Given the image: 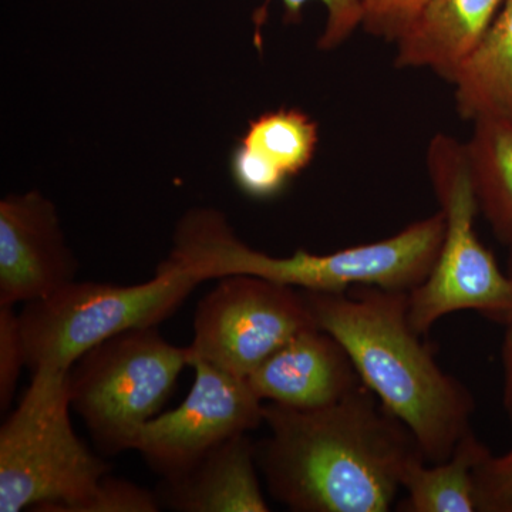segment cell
Wrapping results in <instances>:
<instances>
[{
    "instance_id": "6da1fadb",
    "label": "cell",
    "mask_w": 512,
    "mask_h": 512,
    "mask_svg": "<svg viewBox=\"0 0 512 512\" xmlns=\"http://www.w3.org/2000/svg\"><path fill=\"white\" fill-rule=\"evenodd\" d=\"M264 424L259 473L271 497L295 512H387L404 468L424 457L365 384L322 409L265 403Z\"/></svg>"
},
{
    "instance_id": "7a4b0ae2",
    "label": "cell",
    "mask_w": 512,
    "mask_h": 512,
    "mask_svg": "<svg viewBox=\"0 0 512 512\" xmlns=\"http://www.w3.org/2000/svg\"><path fill=\"white\" fill-rule=\"evenodd\" d=\"M302 292L316 326L345 348L363 384L412 433L427 463L448 460L473 430L474 399L421 342L409 319V292Z\"/></svg>"
},
{
    "instance_id": "3957f363",
    "label": "cell",
    "mask_w": 512,
    "mask_h": 512,
    "mask_svg": "<svg viewBox=\"0 0 512 512\" xmlns=\"http://www.w3.org/2000/svg\"><path fill=\"white\" fill-rule=\"evenodd\" d=\"M446 234L437 211L393 237L311 254L266 255L237 238L220 211L197 208L178 221L170 258L202 284L231 275H251L305 292L345 293L357 286L412 292L429 276Z\"/></svg>"
},
{
    "instance_id": "277c9868",
    "label": "cell",
    "mask_w": 512,
    "mask_h": 512,
    "mask_svg": "<svg viewBox=\"0 0 512 512\" xmlns=\"http://www.w3.org/2000/svg\"><path fill=\"white\" fill-rule=\"evenodd\" d=\"M69 370L40 369L0 429V512H63L110 474L70 420Z\"/></svg>"
},
{
    "instance_id": "5b68a950",
    "label": "cell",
    "mask_w": 512,
    "mask_h": 512,
    "mask_svg": "<svg viewBox=\"0 0 512 512\" xmlns=\"http://www.w3.org/2000/svg\"><path fill=\"white\" fill-rule=\"evenodd\" d=\"M200 282L170 258L144 284L79 282L49 298L26 303L19 313L26 366L70 370L90 349L127 330L158 326L170 318Z\"/></svg>"
},
{
    "instance_id": "8992f818",
    "label": "cell",
    "mask_w": 512,
    "mask_h": 512,
    "mask_svg": "<svg viewBox=\"0 0 512 512\" xmlns=\"http://www.w3.org/2000/svg\"><path fill=\"white\" fill-rule=\"evenodd\" d=\"M427 167L446 215V234L429 276L409 292L410 323L420 335L460 311L504 323L512 313V279L477 237L474 221L480 208L464 144L443 134L434 137Z\"/></svg>"
},
{
    "instance_id": "52a82bcc",
    "label": "cell",
    "mask_w": 512,
    "mask_h": 512,
    "mask_svg": "<svg viewBox=\"0 0 512 512\" xmlns=\"http://www.w3.org/2000/svg\"><path fill=\"white\" fill-rule=\"evenodd\" d=\"M191 360L190 346L168 342L157 326L127 330L70 367L72 409L104 454L133 450L138 431L160 414Z\"/></svg>"
},
{
    "instance_id": "ba28073f",
    "label": "cell",
    "mask_w": 512,
    "mask_h": 512,
    "mask_svg": "<svg viewBox=\"0 0 512 512\" xmlns=\"http://www.w3.org/2000/svg\"><path fill=\"white\" fill-rule=\"evenodd\" d=\"M313 326L301 289L258 276H225L195 309L192 360L247 379L293 336Z\"/></svg>"
},
{
    "instance_id": "9c48e42d",
    "label": "cell",
    "mask_w": 512,
    "mask_h": 512,
    "mask_svg": "<svg viewBox=\"0 0 512 512\" xmlns=\"http://www.w3.org/2000/svg\"><path fill=\"white\" fill-rule=\"evenodd\" d=\"M191 367L194 383L184 402L148 421L134 441L161 480L183 476L225 441L264 424L265 403L247 379L201 359Z\"/></svg>"
},
{
    "instance_id": "30bf717a",
    "label": "cell",
    "mask_w": 512,
    "mask_h": 512,
    "mask_svg": "<svg viewBox=\"0 0 512 512\" xmlns=\"http://www.w3.org/2000/svg\"><path fill=\"white\" fill-rule=\"evenodd\" d=\"M55 204L42 192L0 201V305L42 301L76 281Z\"/></svg>"
},
{
    "instance_id": "8fae6325",
    "label": "cell",
    "mask_w": 512,
    "mask_h": 512,
    "mask_svg": "<svg viewBox=\"0 0 512 512\" xmlns=\"http://www.w3.org/2000/svg\"><path fill=\"white\" fill-rule=\"evenodd\" d=\"M247 380L262 402L299 410L332 406L363 384L345 348L318 326L293 336Z\"/></svg>"
},
{
    "instance_id": "7c38bea8",
    "label": "cell",
    "mask_w": 512,
    "mask_h": 512,
    "mask_svg": "<svg viewBox=\"0 0 512 512\" xmlns=\"http://www.w3.org/2000/svg\"><path fill=\"white\" fill-rule=\"evenodd\" d=\"M505 0H427L396 40L397 69H430L453 84Z\"/></svg>"
},
{
    "instance_id": "4fadbf2b",
    "label": "cell",
    "mask_w": 512,
    "mask_h": 512,
    "mask_svg": "<svg viewBox=\"0 0 512 512\" xmlns=\"http://www.w3.org/2000/svg\"><path fill=\"white\" fill-rule=\"evenodd\" d=\"M255 443L249 434L232 437L188 473L161 480V507L177 512H268L258 477Z\"/></svg>"
},
{
    "instance_id": "5bb4252c",
    "label": "cell",
    "mask_w": 512,
    "mask_h": 512,
    "mask_svg": "<svg viewBox=\"0 0 512 512\" xmlns=\"http://www.w3.org/2000/svg\"><path fill=\"white\" fill-rule=\"evenodd\" d=\"M453 86L461 119L512 121V0H505Z\"/></svg>"
},
{
    "instance_id": "9a60e30c",
    "label": "cell",
    "mask_w": 512,
    "mask_h": 512,
    "mask_svg": "<svg viewBox=\"0 0 512 512\" xmlns=\"http://www.w3.org/2000/svg\"><path fill=\"white\" fill-rule=\"evenodd\" d=\"M490 453L473 430L457 444L451 457L429 463L417 457L402 474L407 497L397 505L403 512H477L474 470Z\"/></svg>"
},
{
    "instance_id": "2e32d148",
    "label": "cell",
    "mask_w": 512,
    "mask_h": 512,
    "mask_svg": "<svg viewBox=\"0 0 512 512\" xmlns=\"http://www.w3.org/2000/svg\"><path fill=\"white\" fill-rule=\"evenodd\" d=\"M478 208L512 247V121L478 120L464 144Z\"/></svg>"
},
{
    "instance_id": "e0dca14e",
    "label": "cell",
    "mask_w": 512,
    "mask_h": 512,
    "mask_svg": "<svg viewBox=\"0 0 512 512\" xmlns=\"http://www.w3.org/2000/svg\"><path fill=\"white\" fill-rule=\"evenodd\" d=\"M318 143V124L298 109L261 114L249 123L239 140V144L254 151L288 178L301 174L312 163Z\"/></svg>"
},
{
    "instance_id": "ac0fdd59",
    "label": "cell",
    "mask_w": 512,
    "mask_h": 512,
    "mask_svg": "<svg viewBox=\"0 0 512 512\" xmlns=\"http://www.w3.org/2000/svg\"><path fill=\"white\" fill-rule=\"evenodd\" d=\"M161 508L156 491L107 474L84 500L63 512H158Z\"/></svg>"
},
{
    "instance_id": "d6986e66",
    "label": "cell",
    "mask_w": 512,
    "mask_h": 512,
    "mask_svg": "<svg viewBox=\"0 0 512 512\" xmlns=\"http://www.w3.org/2000/svg\"><path fill=\"white\" fill-rule=\"evenodd\" d=\"M313 0H282L285 18L289 23L302 19V10ZM326 10L325 28L318 40L320 50H333L349 39L362 26L363 12L360 0H316Z\"/></svg>"
},
{
    "instance_id": "ffe728a7",
    "label": "cell",
    "mask_w": 512,
    "mask_h": 512,
    "mask_svg": "<svg viewBox=\"0 0 512 512\" xmlns=\"http://www.w3.org/2000/svg\"><path fill=\"white\" fill-rule=\"evenodd\" d=\"M15 306L0 305V409H9L26 366L25 340Z\"/></svg>"
},
{
    "instance_id": "44dd1931",
    "label": "cell",
    "mask_w": 512,
    "mask_h": 512,
    "mask_svg": "<svg viewBox=\"0 0 512 512\" xmlns=\"http://www.w3.org/2000/svg\"><path fill=\"white\" fill-rule=\"evenodd\" d=\"M231 175L235 185L248 197L269 200L281 194L289 178L266 163L248 147L238 144L231 156Z\"/></svg>"
},
{
    "instance_id": "7402d4cb",
    "label": "cell",
    "mask_w": 512,
    "mask_h": 512,
    "mask_svg": "<svg viewBox=\"0 0 512 512\" xmlns=\"http://www.w3.org/2000/svg\"><path fill=\"white\" fill-rule=\"evenodd\" d=\"M477 512H512V448L503 456H487L474 470Z\"/></svg>"
},
{
    "instance_id": "603a6c76",
    "label": "cell",
    "mask_w": 512,
    "mask_h": 512,
    "mask_svg": "<svg viewBox=\"0 0 512 512\" xmlns=\"http://www.w3.org/2000/svg\"><path fill=\"white\" fill-rule=\"evenodd\" d=\"M427 0H360L362 28L369 35L394 42L409 28Z\"/></svg>"
},
{
    "instance_id": "cb8c5ba5",
    "label": "cell",
    "mask_w": 512,
    "mask_h": 512,
    "mask_svg": "<svg viewBox=\"0 0 512 512\" xmlns=\"http://www.w3.org/2000/svg\"><path fill=\"white\" fill-rule=\"evenodd\" d=\"M505 336L503 343L504 365V406L512 423V313L504 322Z\"/></svg>"
},
{
    "instance_id": "d4e9b609",
    "label": "cell",
    "mask_w": 512,
    "mask_h": 512,
    "mask_svg": "<svg viewBox=\"0 0 512 512\" xmlns=\"http://www.w3.org/2000/svg\"><path fill=\"white\" fill-rule=\"evenodd\" d=\"M508 275H510V278L512 279V247H510V262H508Z\"/></svg>"
}]
</instances>
